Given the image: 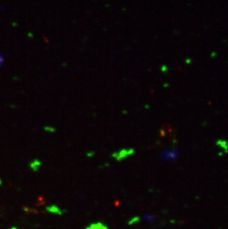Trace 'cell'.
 Masks as SVG:
<instances>
[{"label": "cell", "mask_w": 228, "mask_h": 229, "mask_svg": "<svg viewBox=\"0 0 228 229\" xmlns=\"http://www.w3.org/2000/svg\"><path fill=\"white\" fill-rule=\"evenodd\" d=\"M41 166V162L39 160H35L34 162L31 163V168L33 171H37L39 166Z\"/></svg>", "instance_id": "277c9868"}, {"label": "cell", "mask_w": 228, "mask_h": 229, "mask_svg": "<svg viewBox=\"0 0 228 229\" xmlns=\"http://www.w3.org/2000/svg\"><path fill=\"white\" fill-rule=\"evenodd\" d=\"M144 218L147 221H152L154 219V217L151 215H144Z\"/></svg>", "instance_id": "8992f818"}, {"label": "cell", "mask_w": 228, "mask_h": 229, "mask_svg": "<svg viewBox=\"0 0 228 229\" xmlns=\"http://www.w3.org/2000/svg\"><path fill=\"white\" fill-rule=\"evenodd\" d=\"M139 222V217H134V218H133L132 219H130V222H128V224H129V225H133V224L137 223V222Z\"/></svg>", "instance_id": "5b68a950"}, {"label": "cell", "mask_w": 228, "mask_h": 229, "mask_svg": "<svg viewBox=\"0 0 228 229\" xmlns=\"http://www.w3.org/2000/svg\"><path fill=\"white\" fill-rule=\"evenodd\" d=\"M87 229H108V228L102 223H96L93 224L90 226H89L88 228H87Z\"/></svg>", "instance_id": "3957f363"}, {"label": "cell", "mask_w": 228, "mask_h": 229, "mask_svg": "<svg viewBox=\"0 0 228 229\" xmlns=\"http://www.w3.org/2000/svg\"><path fill=\"white\" fill-rule=\"evenodd\" d=\"M133 150H122V151L119 152V153H114L113 156H114L115 158H116L117 160H121L122 159H124V158L127 157L128 155H131L132 153H133Z\"/></svg>", "instance_id": "6da1fadb"}, {"label": "cell", "mask_w": 228, "mask_h": 229, "mask_svg": "<svg viewBox=\"0 0 228 229\" xmlns=\"http://www.w3.org/2000/svg\"><path fill=\"white\" fill-rule=\"evenodd\" d=\"M11 229H17L15 228V227H13V228H11Z\"/></svg>", "instance_id": "52a82bcc"}, {"label": "cell", "mask_w": 228, "mask_h": 229, "mask_svg": "<svg viewBox=\"0 0 228 229\" xmlns=\"http://www.w3.org/2000/svg\"><path fill=\"white\" fill-rule=\"evenodd\" d=\"M46 210H47V211H48V212L52 213V214H58V215H62V214L64 213V211H62V210L60 209L58 207V206H54V205H53V206H48V207H47V208H46Z\"/></svg>", "instance_id": "7a4b0ae2"}]
</instances>
